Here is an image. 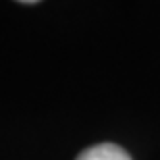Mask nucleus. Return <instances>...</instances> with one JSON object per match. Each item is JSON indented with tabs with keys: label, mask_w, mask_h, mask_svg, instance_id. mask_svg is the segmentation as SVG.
<instances>
[{
	"label": "nucleus",
	"mask_w": 160,
	"mask_h": 160,
	"mask_svg": "<svg viewBox=\"0 0 160 160\" xmlns=\"http://www.w3.org/2000/svg\"><path fill=\"white\" fill-rule=\"evenodd\" d=\"M75 160H131V158L121 146L98 143V146H92V148L83 150Z\"/></svg>",
	"instance_id": "nucleus-1"
}]
</instances>
